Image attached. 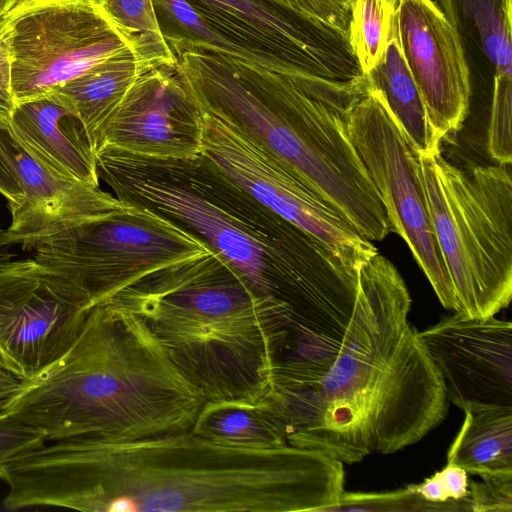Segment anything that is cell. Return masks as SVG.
<instances>
[{
	"instance_id": "6da1fadb",
	"label": "cell",
	"mask_w": 512,
	"mask_h": 512,
	"mask_svg": "<svg viewBox=\"0 0 512 512\" xmlns=\"http://www.w3.org/2000/svg\"><path fill=\"white\" fill-rule=\"evenodd\" d=\"M47 442L3 468L6 510L327 512L344 491L342 462L290 444L240 449L192 431Z\"/></svg>"
},
{
	"instance_id": "7a4b0ae2",
	"label": "cell",
	"mask_w": 512,
	"mask_h": 512,
	"mask_svg": "<svg viewBox=\"0 0 512 512\" xmlns=\"http://www.w3.org/2000/svg\"><path fill=\"white\" fill-rule=\"evenodd\" d=\"M411 297L378 252L357 271L341 346L314 382L263 398L288 444L352 465L417 443L446 417L442 377L408 321Z\"/></svg>"
},
{
	"instance_id": "3957f363",
	"label": "cell",
	"mask_w": 512,
	"mask_h": 512,
	"mask_svg": "<svg viewBox=\"0 0 512 512\" xmlns=\"http://www.w3.org/2000/svg\"><path fill=\"white\" fill-rule=\"evenodd\" d=\"M199 108L225 120L342 215L365 239L390 232L385 207L344 125L356 81L294 80L199 47L172 49Z\"/></svg>"
},
{
	"instance_id": "277c9868",
	"label": "cell",
	"mask_w": 512,
	"mask_h": 512,
	"mask_svg": "<svg viewBox=\"0 0 512 512\" xmlns=\"http://www.w3.org/2000/svg\"><path fill=\"white\" fill-rule=\"evenodd\" d=\"M205 402L146 321L109 300L91 308L62 356L20 380L0 413L47 441L135 440L190 431Z\"/></svg>"
},
{
	"instance_id": "5b68a950",
	"label": "cell",
	"mask_w": 512,
	"mask_h": 512,
	"mask_svg": "<svg viewBox=\"0 0 512 512\" xmlns=\"http://www.w3.org/2000/svg\"><path fill=\"white\" fill-rule=\"evenodd\" d=\"M140 315L206 401L258 403L298 327L291 304L255 288L214 250L112 299Z\"/></svg>"
},
{
	"instance_id": "8992f818",
	"label": "cell",
	"mask_w": 512,
	"mask_h": 512,
	"mask_svg": "<svg viewBox=\"0 0 512 512\" xmlns=\"http://www.w3.org/2000/svg\"><path fill=\"white\" fill-rule=\"evenodd\" d=\"M414 157L452 288V312L470 319L495 316L512 297L511 164L464 170L441 152L415 151Z\"/></svg>"
},
{
	"instance_id": "52a82bcc",
	"label": "cell",
	"mask_w": 512,
	"mask_h": 512,
	"mask_svg": "<svg viewBox=\"0 0 512 512\" xmlns=\"http://www.w3.org/2000/svg\"><path fill=\"white\" fill-rule=\"evenodd\" d=\"M95 155L98 177L115 197L193 231L266 295L279 297L283 287L303 278L323 255L315 239L284 250L266 245L216 196L202 156L153 159L104 146Z\"/></svg>"
},
{
	"instance_id": "ba28073f",
	"label": "cell",
	"mask_w": 512,
	"mask_h": 512,
	"mask_svg": "<svg viewBox=\"0 0 512 512\" xmlns=\"http://www.w3.org/2000/svg\"><path fill=\"white\" fill-rule=\"evenodd\" d=\"M26 250L85 294L92 307L159 271L213 251L188 228L131 204L111 216L44 236Z\"/></svg>"
},
{
	"instance_id": "9c48e42d",
	"label": "cell",
	"mask_w": 512,
	"mask_h": 512,
	"mask_svg": "<svg viewBox=\"0 0 512 512\" xmlns=\"http://www.w3.org/2000/svg\"><path fill=\"white\" fill-rule=\"evenodd\" d=\"M2 19L15 103L45 96L119 52L136 51L96 0H18Z\"/></svg>"
},
{
	"instance_id": "30bf717a",
	"label": "cell",
	"mask_w": 512,
	"mask_h": 512,
	"mask_svg": "<svg viewBox=\"0 0 512 512\" xmlns=\"http://www.w3.org/2000/svg\"><path fill=\"white\" fill-rule=\"evenodd\" d=\"M344 125L385 207L391 231L406 242L442 306L453 311L452 288L416 171L415 151L369 82L346 111Z\"/></svg>"
},
{
	"instance_id": "8fae6325",
	"label": "cell",
	"mask_w": 512,
	"mask_h": 512,
	"mask_svg": "<svg viewBox=\"0 0 512 512\" xmlns=\"http://www.w3.org/2000/svg\"><path fill=\"white\" fill-rule=\"evenodd\" d=\"M202 156L267 209L324 244L353 271L377 253L373 243L269 154L203 110Z\"/></svg>"
},
{
	"instance_id": "7c38bea8",
	"label": "cell",
	"mask_w": 512,
	"mask_h": 512,
	"mask_svg": "<svg viewBox=\"0 0 512 512\" xmlns=\"http://www.w3.org/2000/svg\"><path fill=\"white\" fill-rule=\"evenodd\" d=\"M91 308L85 294L35 259L0 261V366L32 378L69 349Z\"/></svg>"
},
{
	"instance_id": "4fadbf2b",
	"label": "cell",
	"mask_w": 512,
	"mask_h": 512,
	"mask_svg": "<svg viewBox=\"0 0 512 512\" xmlns=\"http://www.w3.org/2000/svg\"><path fill=\"white\" fill-rule=\"evenodd\" d=\"M209 23L272 55L296 74L336 81L363 79L348 34L275 0H186Z\"/></svg>"
},
{
	"instance_id": "5bb4252c",
	"label": "cell",
	"mask_w": 512,
	"mask_h": 512,
	"mask_svg": "<svg viewBox=\"0 0 512 512\" xmlns=\"http://www.w3.org/2000/svg\"><path fill=\"white\" fill-rule=\"evenodd\" d=\"M101 146L153 159L201 156V110L175 67L149 69L129 87L103 126L95 150Z\"/></svg>"
},
{
	"instance_id": "9a60e30c",
	"label": "cell",
	"mask_w": 512,
	"mask_h": 512,
	"mask_svg": "<svg viewBox=\"0 0 512 512\" xmlns=\"http://www.w3.org/2000/svg\"><path fill=\"white\" fill-rule=\"evenodd\" d=\"M448 402L462 411L512 406V324L452 314L419 331Z\"/></svg>"
},
{
	"instance_id": "2e32d148",
	"label": "cell",
	"mask_w": 512,
	"mask_h": 512,
	"mask_svg": "<svg viewBox=\"0 0 512 512\" xmlns=\"http://www.w3.org/2000/svg\"><path fill=\"white\" fill-rule=\"evenodd\" d=\"M396 21L404 59L442 140L462 128L469 109L470 69L462 43L433 0H397Z\"/></svg>"
},
{
	"instance_id": "e0dca14e",
	"label": "cell",
	"mask_w": 512,
	"mask_h": 512,
	"mask_svg": "<svg viewBox=\"0 0 512 512\" xmlns=\"http://www.w3.org/2000/svg\"><path fill=\"white\" fill-rule=\"evenodd\" d=\"M0 154L23 190L22 200L8 206L11 224L7 229L23 249L44 236L111 216L129 205L43 164L25 147L9 120L0 121Z\"/></svg>"
},
{
	"instance_id": "ac0fdd59",
	"label": "cell",
	"mask_w": 512,
	"mask_h": 512,
	"mask_svg": "<svg viewBox=\"0 0 512 512\" xmlns=\"http://www.w3.org/2000/svg\"><path fill=\"white\" fill-rule=\"evenodd\" d=\"M9 121L25 147L43 164L99 187L95 149L78 116L56 94L16 103Z\"/></svg>"
},
{
	"instance_id": "d6986e66",
	"label": "cell",
	"mask_w": 512,
	"mask_h": 512,
	"mask_svg": "<svg viewBox=\"0 0 512 512\" xmlns=\"http://www.w3.org/2000/svg\"><path fill=\"white\" fill-rule=\"evenodd\" d=\"M134 49L119 52L55 88L56 94L82 122L95 149L106 121L129 87L155 68Z\"/></svg>"
},
{
	"instance_id": "ffe728a7",
	"label": "cell",
	"mask_w": 512,
	"mask_h": 512,
	"mask_svg": "<svg viewBox=\"0 0 512 512\" xmlns=\"http://www.w3.org/2000/svg\"><path fill=\"white\" fill-rule=\"evenodd\" d=\"M366 77L380 92L388 110L416 153L427 156L441 152L442 140L430 125L423 99L400 47L396 16L384 55Z\"/></svg>"
},
{
	"instance_id": "44dd1931",
	"label": "cell",
	"mask_w": 512,
	"mask_h": 512,
	"mask_svg": "<svg viewBox=\"0 0 512 512\" xmlns=\"http://www.w3.org/2000/svg\"><path fill=\"white\" fill-rule=\"evenodd\" d=\"M463 48L479 51L494 78H512V0H439Z\"/></svg>"
},
{
	"instance_id": "7402d4cb",
	"label": "cell",
	"mask_w": 512,
	"mask_h": 512,
	"mask_svg": "<svg viewBox=\"0 0 512 512\" xmlns=\"http://www.w3.org/2000/svg\"><path fill=\"white\" fill-rule=\"evenodd\" d=\"M464 413L447 463L481 478L512 475V406Z\"/></svg>"
},
{
	"instance_id": "603a6c76",
	"label": "cell",
	"mask_w": 512,
	"mask_h": 512,
	"mask_svg": "<svg viewBox=\"0 0 512 512\" xmlns=\"http://www.w3.org/2000/svg\"><path fill=\"white\" fill-rule=\"evenodd\" d=\"M190 431L213 443L240 449H273L288 444L283 428L260 401H206Z\"/></svg>"
},
{
	"instance_id": "cb8c5ba5",
	"label": "cell",
	"mask_w": 512,
	"mask_h": 512,
	"mask_svg": "<svg viewBox=\"0 0 512 512\" xmlns=\"http://www.w3.org/2000/svg\"><path fill=\"white\" fill-rule=\"evenodd\" d=\"M96 1L141 57L157 67H175L176 59L159 26L153 0Z\"/></svg>"
},
{
	"instance_id": "d4e9b609",
	"label": "cell",
	"mask_w": 512,
	"mask_h": 512,
	"mask_svg": "<svg viewBox=\"0 0 512 512\" xmlns=\"http://www.w3.org/2000/svg\"><path fill=\"white\" fill-rule=\"evenodd\" d=\"M396 7L397 0H355L352 5L348 38L364 76L384 55Z\"/></svg>"
},
{
	"instance_id": "484cf974",
	"label": "cell",
	"mask_w": 512,
	"mask_h": 512,
	"mask_svg": "<svg viewBox=\"0 0 512 512\" xmlns=\"http://www.w3.org/2000/svg\"><path fill=\"white\" fill-rule=\"evenodd\" d=\"M340 511H471L468 495L460 500L431 502L418 494L411 485L378 493L346 492L328 512Z\"/></svg>"
},
{
	"instance_id": "4316f807",
	"label": "cell",
	"mask_w": 512,
	"mask_h": 512,
	"mask_svg": "<svg viewBox=\"0 0 512 512\" xmlns=\"http://www.w3.org/2000/svg\"><path fill=\"white\" fill-rule=\"evenodd\" d=\"M512 78L493 80L492 101L487 134V150L496 163L512 160Z\"/></svg>"
},
{
	"instance_id": "83f0119b",
	"label": "cell",
	"mask_w": 512,
	"mask_h": 512,
	"mask_svg": "<svg viewBox=\"0 0 512 512\" xmlns=\"http://www.w3.org/2000/svg\"><path fill=\"white\" fill-rule=\"evenodd\" d=\"M468 499L473 512H512V475L468 481Z\"/></svg>"
},
{
	"instance_id": "f1b7e54d",
	"label": "cell",
	"mask_w": 512,
	"mask_h": 512,
	"mask_svg": "<svg viewBox=\"0 0 512 512\" xmlns=\"http://www.w3.org/2000/svg\"><path fill=\"white\" fill-rule=\"evenodd\" d=\"M468 473L461 467L446 466L419 484L411 487L431 502L460 500L468 495Z\"/></svg>"
},
{
	"instance_id": "f546056e",
	"label": "cell",
	"mask_w": 512,
	"mask_h": 512,
	"mask_svg": "<svg viewBox=\"0 0 512 512\" xmlns=\"http://www.w3.org/2000/svg\"><path fill=\"white\" fill-rule=\"evenodd\" d=\"M46 441V436L39 430L0 413V476L10 460Z\"/></svg>"
},
{
	"instance_id": "4dcf8cb0",
	"label": "cell",
	"mask_w": 512,
	"mask_h": 512,
	"mask_svg": "<svg viewBox=\"0 0 512 512\" xmlns=\"http://www.w3.org/2000/svg\"><path fill=\"white\" fill-rule=\"evenodd\" d=\"M347 33L351 11L337 0H275Z\"/></svg>"
},
{
	"instance_id": "1f68e13d",
	"label": "cell",
	"mask_w": 512,
	"mask_h": 512,
	"mask_svg": "<svg viewBox=\"0 0 512 512\" xmlns=\"http://www.w3.org/2000/svg\"><path fill=\"white\" fill-rule=\"evenodd\" d=\"M0 194L7 199L8 206L19 203L23 190L11 167L0 154Z\"/></svg>"
},
{
	"instance_id": "d6a6232c",
	"label": "cell",
	"mask_w": 512,
	"mask_h": 512,
	"mask_svg": "<svg viewBox=\"0 0 512 512\" xmlns=\"http://www.w3.org/2000/svg\"><path fill=\"white\" fill-rule=\"evenodd\" d=\"M0 86L11 91V55L7 31L2 17L0 18Z\"/></svg>"
},
{
	"instance_id": "836d02e7",
	"label": "cell",
	"mask_w": 512,
	"mask_h": 512,
	"mask_svg": "<svg viewBox=\"0 0 512 512\" xmlns=\"http://www.w3.org/2000/svg\"><path fill=\"white\" fill-rule=\"evenodd\" d=\"M19 382L16 376L0 366V404L17 388Z\"/></svg>"
},
{
	"instance_id": "e575fe53",
	"label": "cell",
	"mask_w": 512,
	"mask_h": 512,
	"mask_svg": "<svg viewBox=\"0 0 512 512\" xmlns=\"http://www.w3.org/2000/svg\"><path fill=\"white\" fill-rule=\"evenodd\" d=\"M15 105L11 91L0 86V121L10 120Z\"/></svg>"
},
{
	"instance_id": "d590c367",
	"label": "cell",
	"mask_w": 512,
	"mask_h": 512,
	"mask_svg": "<svg viewBox=\"0 0 512 512\" xmlns=\"http://www.w3.org/2000/svg\"><path fill=\"white\" fill-rule=\"evenodd\" d=\"M16 245L7 229L0 225V261L12 259L14 254L10 249Z\"/></svg>"
},
{
	"instance_id": "8d00e7d4",
	"label": "cell",
	"mask_w": 512,
	"mask_h": 512,
	"mask_svg": "<svg viewBox=\"0 0 512 512\" xmlns=\"http://www.w3.org/2000/svg\"><path fill=\"white\" fill-rule=\"evenodd\" d=\"M18 0H0V18L6 14Z\"/></svg>"
},
{
	"instance_id": "74e56055",
	"label": "cell",
	"mask_w": 512,
	"mask_h": 512,
	"mask_svg": "<svg viewBox=\"0 0 512 512\" xmlns=\"http://www.w3.org/2000/svg\"><path fill=\"white\" fill-rule=\"evenodd\" d=\"M337 1L340 2L342 5H344L347 9H349L351 11L352 5L355 0H337Z\"/></svg>"
}]
</instances>
